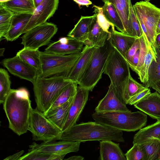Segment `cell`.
<instances>
[{
    "mask_svg": "<svg viewBox=\"0 0 160 160\" xmlns=\"http://www.w3.org/2000/svg\"><path fill=\"white\" fill-rule=\"evenodd\" d=\"M135 13L144 35L156 50V28L160 18V8L148 1L137 2L133 5Z\"/></svg>",
    "mask_w": 160,
    "mask_h": 160,
    "instance_id": "8",
    "label": "cell"
},
{
    "mask_svg": "<svg viewBox=\"0 0 160 160\" xmlns=\"http://www.w3.org/2000/svg\"><path fill=\"white\" fill-rule=\"evenodd\" d=\"M146 1H149V0H145Z\"/></svg>",
    "mask_w": 160,
    "mask_h": 160,
    "instance_id": "55",
    "label": "cell"
},
{
    "mask_svg": "<svg viewBox=\"0 0 160 160\" xmlns=\"http://www.w3.org/2000/svg\"><path fill=\"white\" fill-rule=\"evenodd\" d=\"M73 82L64 76L43 78L38 76L32 83L36 108L43 113L46 112L60 91Z\"/></svg>",
    "mask_w": 160,
    "mask_h": 160,
    "instance_id": "5",
    "label": "cell"
},
{
    "mask_svg": "<svg viewBox=\"0 0 160 160\" xmlns=\"http://www.w3.org/2000/svg\"><path fill=\"white\" fill-rule=\"evenodd\" d=\"M59 0H43L35 9L22 34L44 23L52 17L58 8Z\"/></svg>",
    "mask_w": 160,
    "mask_h": 160,
    "instance_id": "14",
    "label": "cell"
},
{
    "mask_svg": "<svg viewBox=\"0 0 160 160\" xmlns=\"http://www.w3.org/2000/svg\"><path fill=\"white\" fill-rule=\"evenodd\" d=\"M127 160H144L145 155L139 144H134L125 154Z\"/></svg>",
    "mask_w": 160,
    "mask_h": 160,
    "instance_id": "39",
    "label": "cell"
},
{
    "mask_svg": "<svg viewBox=\"0 0 160 160\" xmlns=\"http://www.w3.org/2000/svg\"><path fill=\"white\" fill-rule=\"evenodd\" d=\"M119 143L112 140H105L100 142V160H127Z\"/></svg>",
    "mask_w": 160,
    "mask_h": 160,
    "instance_id": "22",
    "label": "cell"
},
{
    "mask_svg": "<svg viewBox=\"0 0 160 160\" xmlns=\"http://www.w3.org/2000/svg\"><path fill=\"white\" fill-rule=\"evenodd\" d=\"M14 13L0 4V38H3L8 31Z\"/></svg>",
    "mask_w": 160,
    "mask_h": 160,
    "instance_id": "33",
    "label": "cell"
},
{
    "mask_svg": "<svg viewBox=\"0 0 160 160\" xmlns=\"http://www.w3.org/2000/svg\"><path fill=\"white\" fill-rule=\"evenodd\" d=\"M24 151L22 150L21 151L17 152L14 154L4 158V160H18L21 157L22 155L24 153Z\"/></svg>",
    "mask_w": 160,
    "mask_h": 160,
    "instance_id": "44",
    "label": "cell"
},
{
    "mask_svg": "<svg viewBox=\"0 0 160 160\" xmlns=\"http://www.w3.org/2000/svg\"><path fill=\"white\" fill-rule=\"evenodd\" d=\"M156 33L157 35L160 34V18L158 22L157 28H156Z\"/></svg>",
    "mask_w": 160,
    "mask_h": 160,
    "instance_id": "50",
    "label": "cell"
},
{
    "mask_svg": "<svg viewBox=\"0 0 160 160\" xmlns=\"http://www.w3.org/2000/svg\"><path fill=\"white\" fill-rule=\"evenodd\" d=\"M109 33L100 26L97 17L93 27L84 43V45L91 47H102L108 39Z\"/></svg>",
    "mask_w": 160,
    "mask_h": 160,
    "instance_id": "24",
    "label": "cell"
},
{
    "mask_svg": "<svg viewBox=\"0 0 160 160\" xmlns=\"http://www.w3.org/2000/svg\"><path fill=\"white\" fill-rule=\"evenodd\" d=\"M84 45L83 42L69 37L68 42L62 43L58 40L52 42L45 49L44 52L61 55L76 54L82 51Z\"/></svg>",
    "mask_w": 160,
    "mask_h": 160,
    "instance_id": "18",
    "label": "cell"
},
{
    "mask_svg": "<svg viewBox=\"0 0 160 160\" xmlns=\"http://www.w3.org/2000/svg\"><path fill=\"white\" fill-rule=\"evenodd\" d=\"M97 17V15L95 13L91 16H81L74 28L69 32L67 36L81 41L84 43Z\"/></svg>",
    "mask_w": 160,
    "mask_h": 160,
    "instance_id": "20",
    "label": "cell"
},
{
    "mask_svg": "<svg viewBox=\"0 0 160 160\" xmlns=\"http://www.w3.org/2000/svg\"><path fill=\"white\" fill-rule=\"evenodd\" d=\"M114 27L113 25L110 28L107 40L125 58L126 53L138 37L118 31L115 30Z\"/></svg>",
    "mask_w": 160,
    "mask_h": 160,
    "instance_id": "16",
    "label": "cell"
},
{
    "mask_svg": "<svg viewBox=\"0 0 160 160\" xmlns=\"http://www.w3.org/2000/svg\"><path fill=\"white\" fill-rule=\"evenodd\" d=\"M96 48L85 45L82 54L71 69L67 78L78 83Z\"/></svg>",
    "mask_w": 160,
    "mask_h": 160,
    "instance_id": "19",
    "label": "cell"
},
{
    "mask_svg": "<svg viewBox=\"0 0 160 160\" xmlns=\"http://www.w3.org/2000/svg\"><path fill=\"white\" fill-rule=\"evenodd\" d=\"M33 5L36 8L43 0H32Z\"/></svg>",
    "mask_w": 160,
    "mask_h": 160,
    "instance_id": "48",
    "label": "cell"
},
{
    "mask_svg": "<svg viewBox=\"0 0 160 160\" xmlns=\"http://www.w3.org/2000/svg\"><path fill=\"white\" fill-rule=\"evenodd\" d=\"M31 104L29 96H21L14 89H11L2 104L9 128L19 136L28 131Z\"/></svg>",
    "mask_w": 160,
    "mask_h": 160,
    "instance_id": "2",
    "label": "cell"
},
{
    "mask_svg": "<svg viewBox=\"0 0 160 160\" xmlns=\"http://www.w3.org/2000/svg\"><path fill=\"white\" fill-rule=\"evenodd\" d=\"M81 142L78 141L60 140L43 142L38 144L34 142L29 146L28 151L35 150L48 153L65 155L72 152H77Z\"/></svg>",
    "mask_w": 160,
    "mask_h": 160,
    "instance_id": "12",
    "label": "cell"
},
{
    "mask_svg": "<svg viewBox=\"0 0 160 160\" xmlns=\"http://www.w3.org/2000/svg\"><path fill=\"white\" fill-rule=\"evenodd\" d=\"M95 110L97 112L131 111L126 104L122 102L117 97L111 84L107 94L100 101Z\"/></svg>",
    "mask_w": 160,
    "mask_h": 160,
    "instance_id": "17",
    "label": "cell"
},
{
    "mask_svg": "<svg viewBox=\"0 0 160 160\" xmlns=\"http://www.w3.org/2000/svg\"><path fill=\"white\" fill-rule=\"evenodd\" d=\"M11 0H0V3H2L11 1Z\"/></svg>",
    "mask_w": 160,
    "mask_h": 160,
    "instance_id": "52",
    "label": "cell"
},
{
    "mask_svg": "<svg viewBox=\"0 0 160 160\" xmlns=\"http://www.w3.org/2000/svg\"><path fill=\"white\" fill-rule=\"evenodd\" d=\"M11 82L10 77L5 69L0 68V103L3 104L10 93Z\"/></svg>",
    "mask_w": 160,
    "mask_h": 160,
    "instance_id": "34",
    "label": "cell"
},
{
    "mask_svg": "<svg viewBox=\"0 0 160 160\" xmlns=\"http://www.w3.org/2000/svg\"><path fill=\"white\" fill-rule=\"evenodd\" d=\"M73 97L64 104L49 110L43 113L45 116L61 131Z\"/></svg>",
    "mask_w": 160,
    "mask_h": 160,
    "instance_id": "23",
    "label": "cell"
},
{
    "mask_svg": "<svg viewBox=\"0 0 160 160\" xmlns=\"http://www.w3.org/2000/svg\"><path fill=\"white\" fill-rule=\"evenodd\" d=\"M150 89L146 87L131 97L129 100L128 104L133 105L144 97L151 93Z\"/></svg>",
    "mask_w": 160,
    "mask_h": 160,
    "instance_id": "41",
    "label": "cell"
},
{
    "mask_svg": "<svg viewBox=\"0 0 160 160\" xmlns=\"http://www.w3.org/2000/svg\"><path fill=\"white\" fill-rule=\"evenodd\" d=\"M78 84L76 82H73L63 88L55 98L48 110L60 106L72 98L76 94Z\"/></svg>",
    "mask_w": 160,
    "mask_h": 160,
    "instance_id": "29",
    "label": "cell"
},
{
    "mask_svg": "<svg viewBox=\"0 0 160 160\" xmlns=\"http://www.w3.org/2000/svg\"><path fill=\"white\" fill-rule=\"evenodd\" d=\"M32 14L14 13L10 28L3 38L7 41H13L22 34Z\"/></svg>",
    "mask_w": 160,
    "mask_h": 160,
    "instance_id": "21",
    "label": "cell"
},
{
    "mask_svg": "<svg viewBox=\"0 0 160 160\" xmlns=\"http://www.w3.org/2000/svg\"><path fill=\"white\" fill-rule=\"evenodd\" d=\"M120 0L127 14L129 17L130 3L131 2V0Z\"/></svg>",
    "mask_w": 160,
    "mask_h": 160,
    "instance_id": "43",
    "label": "cell"
},
{
    "mask_svg": "<svg viewBox=\"0 0 160 160\" xmlns=\"http://www.w3.org/2000/svg\"><path fill=\"white\" fill-rule=\"evenodd\" d=\"M12 74L28 81L32 83L38 76L37 70L25 62L18 55L5 58L0 62Z\"/></svg>",
    "mask_w": 160,
    "mask_h": 160,
    "instance_id": "11",
    "label": "cell"
},
{
    "mask_svg": "<svg viewBox=\"0 0 160 160\" xmlns=\"http://www.w3.org/2000/svg\"><path fill=\"white\" fill-rule=\"evenodd\" d=\"M150 88H152L160 94V80L153 83Z\"/></svg>",
    "mask_w": 160,
    "mask_h": 160,
    "instance_id": "46",
    "label": "cell"
},
{
    "mask_svg": "<svg viewBox=\"0 0 160 160\" xmlns=\"http://www.w3.org/2000/svg\"><path fill=\"white\" fill-rule=\"evenodd\" d=\"M160 135V120L143 128L134 135L132 143L139 144L152 138H158Z\"/></svg>",
    "mask_w": 160,
    "mask_h": 160,
    "instance_id": "25",
    "label": "cell"
},
{
    "mask_svg": "<svg viewBox=\"0 0 160 160\" xmlns=\"http://www.w3.org/2000/svg\"><path fill=\"white\" fill-rule=\"evenodd\" d=\"M140 46L139 38H137L135 42L127 52L125 58L130 66L132 62V58L137 51L140 49Z\"/></svg>",
    "mask_w": 160,
    "mask_h": 160,
    "instance_id": "40",
    "label": "cell"
},
{
    "mask_svg": "<svg viewBox=\"0 0 160 160\" xmlns=\"http://www.w3.org/2000/svg\"><path fill=\"white\" fill-rule=\"evenodd\" d=\"M40 52L38 49H29L24 47L19 51L16 55L25 62L35 68L38 71V76H40L42 73Z\"/></svg>",
    "mask_w": 160,
    "mask_h": 160,
    "instance_id": "26",
    "label": "cell"
},
{
    "mask_svg": "<svg viewBox=\"0 0 160 160\" xmlns=\"http://www.w3.org/2000/svg\"><path fill=\"white\" fill-rule=\"evenodd\" d=\"M102 7L103 13L107 20L119 31L126 33L122 22L114 6L111 3L106 2Z\"/></svg>",
    "mask_w": 160,
    "mask_h": 160,
    "instance_id": "30",
    "label": "cell"
},
{
    "mask_svg": "<svg viewBox=\"0 0 160 160\" xmlns=\"http://www.w3.org/2000/svg\"><path fill=\"white\" fill-rule=\"evenodd\" d=\"M58 30L56 25L46 22L25 33L21 38V44L26 48L38 49L39 48L48 44Z\"/></svg>",
    "mask_w": 160,
    "mask_h": 160,
    "instance_id": "10",
    "label": "cell"
},
{
    "mask_svg": "<svg viewBox=\"0 0 160 160\" xmlns=\"http://www.w3.org/2000/svg\"><path fill=\"white\" fill-rule=\"evenodd\" d=\"M159 49V50H160V46H156Z\"/></svg>",
    "mask_w": 160,
    "mask_h": 160,
    "instance_id": "53",
    "label": "cell"
},
{
    "mask_svg": "<svg viewBox=\"0 0 160 160\" xmlns=\"http://www.w3.org/2000/svg\"><path fill=\"white\" fill-rule=\"evenodd\" d=\"M113 47L107 40L104 46L96 47L78 84L92 92L102 78L108 57Z\"/></svg>",
    "mask_w": 160,
    "mask_h": 160,
    "instance_id": "6",
    "label": "cell"
},
{
    "mask_svg": "<svg viewBox=\"0 0 160 160\" xmlns=\"http://www.w3.org/2000/svg\"><path fill=\"white\" fill-rule=\"evenodd\" d=\"M156 60H153L151 63L148 70V80L145 87L150 88L154 83L160 80V50L157 46Z\"/></svg>",
    "mask_w": 160,
    "mask_h": 160,
    "instance_id": "31",
    "label": "cell"
},
{
    "mask_svg": "<svg viewBox=\"0 0 160 160\" xmlns=\"http://www.w3.org/2000/svg\"><path fill=\"white\" fill-rule=\"evenodd\" d=\"M77 3L79 8L81 6H85L87 7L92 4V2L89 0H72Z\"/></svg>",
    "mask_w": 160,
    "mask_h": 160,
    "instance_id": "45",
    "label": "cell"
},
{
    "mask_svg": "<svg viewBox=\"0 0 160 160\" xmlns=\"http://www.w3.org/2000/svg\"><path fill=\"white\" fill-rule=\"evenodd\" d=\"M5 49L4 48H0V56L2 57L3 56V53L5 51Z\"/></svg>",
    "mask_w": 160,
    "mask_h": 160,
    "instance_id": "51",
    "label": "cell"
},
{
    "mask_svg": "<svg viewBox=\"0 0 160 160\" xmlns=\"http://www.w3.org/2000/svg\"><path fill=\"white\" fill-rule=\"evenodd\" d=\"M133 105L152 118L160 120V94L156 91L147 95Z\"/></svg>",
    "mask_w": 160,
    "mask_h": 160,
    "instance_id": "15",
    "label": "cell"
},
{
    "mask_svg": "<svg viewBox=\"0 0 160 160\" xmlns=\"http://www.w3.org/2000/svg\"><path fill=\"white\" fill-rule=\"evenodd\" d=\"M28 131L31 132L32 139L48 142L60 140L62 131L36 108L31 109Z\"/></svg>",
    "mask_w": 160,
    "mask_h": 160,
    "instance_id": "9",
    "label": "cell"
},
{
    "mask_svg": "<svg viewBox=\"0 0 160 160\" xmlns=\"http://www.w3.org/2000/svg\"><path fill=\"white\" fill-rule=\"evenodd\" d=\"M140 56V49H138L133 56L131 65L130 68L134 71V69L138 65L139 61Z\"/></svg>",
    "mask_w": 160,
    "mask_h": 160,
    "instance_id": "42",
    "label": "cell"
},
{
    "mask_svg": "<svg viewBox=\"0 0 160 160\" xmlns=\"http://www.w3.org/2000/svg\"><path fill=\"white\" fill-rule=\"evenodd\" d=\"M145 88V86L135 80L130 75L129 78L127 87L128 103L129 100L131 97Z\"/></svg>",
    "mask_w": 160,
    "mask_h": 160,
    "instance_id": "38",
    "label": "cell"
},
{
    "mask_svg": "<svg viewBox=\"0 0 160 160\" xmlns=\"http://www.w3.org/2000/svg\"><path fill=\"white\" fill-rule=\"evenodd\" d=\"M84 158L81 156H73L64 159L65 160H83Z\"/></svg>",
    "mask_w": 160,
    "mask_h": 160,
    "instance_id": "47",
    "label": "cell"
},
{
    "mask_svg": "<svg viewBox=\"0 0 160 160\" xmlns=\"http://www.w3.org/2000/svg\"><path fill=\"white\" fill-rule=\"evenodd\" d=\"M89 91L78 86L76 94L70 106L67 117L62 130H68L76 124L88 99Z\"/></svg>",
    "mask_w": 160,
    "mask_h": 160,
    "instance_id": "13",
    "label": "cell"
},
{
    "mask_svg": "<svg viewBox=\"0 0 160 160\" xmlns=\"http://www.w3.org/2000/svg\"><path fill=\"white\" fill-rule=\"evenodd\" d=\"M65 156L31 150L21 157L18 160H62Z\"/></svg>",
    "mask_w": 160,
    "mask_h": 160,
    "instance_id": "32",
    "label": "cell"
},
{
    "mask_svg": "<svg viewBox=\"0 0 160 160\" xmlns=\"http://www.w3.org/2000/svg\"><path fill=\"white\" fill-rule=\"evenodd\" d=\"M104 3L108 2L112 3L117 11L122 22L126 33L128 34L129 17L127 14L120 0H102Z\"/></svg>",
    "mask_w": 160,
    "mask_h": 160,
    "instance_id": "36",
    "label": "cell"
},
{
    "mask_svg": "<svg viewBox=\"0 0 160 160\" xmlns=\"http://www.w3.org/2000/svg\"><path fill=\"white\" fill-rule=\"evenodd\" d=\"M92 8L94 9L93 12L97 15V21L99 25L103 30L109 33L110 28L113 25L110 23L105 17L103 12L102 7L94 5Z\"/></svg>",
    "mask_w": 160,
    "mask_h": 160,
    "instance_id": "37",
    "label": "cell"
},
{
    "mask_svg": "<svg viewBox=\"0 0 160 160\" xmlns=\"http://www.w3.org/2000/svg\"><path fill=\"white\" fill-rule=\"evenodd\" d=\"M82 54L61 55L40 52L43 78L53 76L67 77Z\"/></svg>",
    "mask_w": 160,
    "mask_h": 160,
    "instance_id": "7",
    "label": "cell"
},
{
    "mask_svg": "<svg viewBox=\"0 0 160 160\" xmlns=\"http://www.w3.org/2000/svg\"><path fill=\"white\" fill-rule=\"evenodd\" d=\"M158 138V139H160V135L159 136H158V138Z\"/></svg>",
    "mask_w": 160,
    "mask_h": 160,
    "instance_id": "54",
    "label": "cell"
},
{
    "mask_svg": "<svg viewBox=\"0 0 160 160\" xmlns=\"http://www.w3.org/2000/svg\"><path fill=\"white\" fill-rule=\"evenodd\" d=\"M113 49L108 59L103 73L109 77L114 93L119 99L128 104L127 87L131 75L127 61L118 50Z\"/></svg>",
    "mask_w": 160,
    "mask_h": 160,
    "instance_id": "3",
    "label": "cell"
},
{
    "mask_svg": "<svg viewBox=\"0 0 160 160\" xmlns=\"http://www.w3.org/2000/svg\"><path fill=\"white\" fill-rule=\"evenodd\" d=\"M122 131L95 121L76 124L69 129L62 132L60 140L102 141L110 140L124 142Z\"/></svg>",
    "mask_w": 160,
    "mask_h": 160,
    "instance_id": "1",
    "label": "cell"
},
{
    "mask_svg": "<svg viewBox=\"0 0 160 160\" xmlns=\"http://www.w3.org/2000/svg\"><path fill=\"white\" fill-rule=\"evenodd\" d=\"M0 4L14 13L33 14L35 8L32 0H11Z\"/></svg>",
    "mask_w": 160,
    "mask_h": 160,
    "instance_id": "27",
    "label": "cell"
},
{
    "mask_svg": "<svg viewBox=\"0 0 160 160\" xmlns=\"http://www.w3.org/2000/svg\"><path fill=\"white\" fill-rule=\"evenodd\" d=\"M156 46H160V34L157 35L156 39Z\"/></svg>",
    "mask_w": 160,
    "mask_h": 160,
    "instance_id": "49",
    "label": "cell"
},
{
    "mask_svg": "<svg viewBox=\"0 0 160 160\" xmlns=\"http://www.w3.org/2000/svg\"><path fill=\"white\" fill-rule=\"evenodd\" d=\"M145 155L144 160H160V140L152 138L139 144Z\"/></svg>",
    "mask_w": 160,
    "mask_h": 160,
    "instance_id": "28",
    "label": "cell"
},
{
    "mask_svg": "<svg viewBox=\"0 0 160 160\" xmlns=\"http://www.w3.org/2000/svg\"><path fill=\"white\" fill-rule=\"evenodd\" d=\"M95 121L121 131L135 132L146 126L147 115L142 111L97 112L92 114Z\"/></svg>",
    "mask_w": 160,
    "mask_h": 160,
    "instance_id": "4",
    "label": "cell"
},
{
    "mask_svg": "<svg viewBox=\"0 0 160 160\" xmlns=\"http://www.w3.org/2000/svg\"><path fill=\"white\" fill-rule=\"evenodd\" d=\"M143 34V32L140 24L135 13L133 5L131 2L128 34L139 38Z\"/></svg>",
    "mask_w": 160,
    "mask_h": 160,
    "instance_id": "35",
    "label": "cell"
}]
</instances>
